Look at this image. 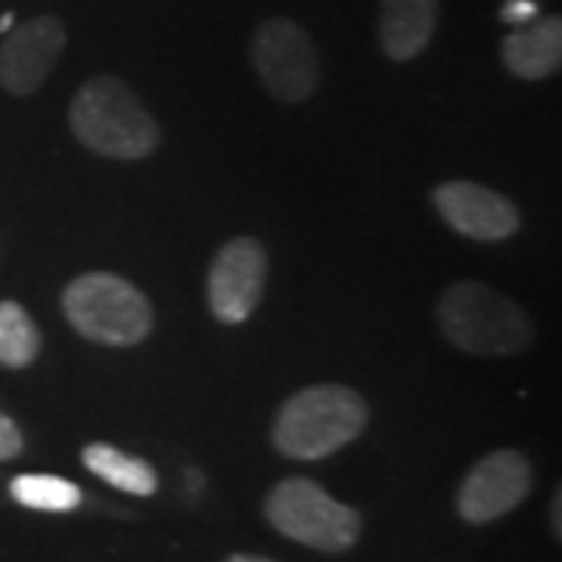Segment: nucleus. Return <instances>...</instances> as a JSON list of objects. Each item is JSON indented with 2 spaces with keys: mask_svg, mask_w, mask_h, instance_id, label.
<instances>
[{
  "mask_svg": "<svg viewBox=\"0 0 562 562\" xmlns=\"http://www.w3.org/2000/svg\"><path fill=\"white\" fill-rule=\"evenodd\" d=\"M69 128L81 147L106 160H144L160 147V125L116 76H94L69 103Z\"/></svg>",
  "mask_w": 562,
  "mask_h": 562,
  "instance_id": "f257e3e1",
  "label": "nucleus"
},
{
  "mask_svg": "<svg viewBox=\"0 0 562 562\" xmlns=\"http://www.w3.org/2000/svg\"><path fill=\"white\" fill-rule=\"evenodd\" d=\"M369 425V403L347 384H310L291 394L272 422V443L288 460H325Z\"/></svg>",
  "mask_w": 562,
  "mask_h": 562,
  "instance_id": "f03ea898",
  "label": "nucleus"
},
{
  "mask_svg": "<svg viewBox=\"0 0 562 562\" xmlns=\"http://www.w3.org/2000/svg\"><path fill=\"white\" fill-rule=\"evenodd\" d=\"M447 341L472 357H516L531 344V319L519 303L484 281H453L438 303Z\"/></svg>",
  "mask_w": 562,
  "mask_h": 562,
  "instance_id": "7ed1b4c3",
  "label": "nucleus"
},
{
  "mask_svg": "<svg viewBox=\"0 0 562 562\" xmlns=\"http://www.w3.org/2000/svg\"><path fill=\"white\" fill-rule=\"evenodd\" d=\"M63 316L85 341L135 347L154 328L147 294L113 272H85L63 288Z\"/></svg>",
  "mask_w": 562,
  "mask_h": 562,
  "instance_id": "20e7f679",
  "label": "nucleus"
},
{
  "mask_svg": "<svg viewBox=\"0 0 562 562\" xmlns=\"http://www.w3.org/2000/svg\"><path fill=\"white\" fill-rule=\"evenodd\" d=\"M269 525L291 541L322 553H344L360 541V513L338 503L313 479H284L266 497Z\"/></svg>",
  "mask_w": 562,
  "mask_h": 562,
  "instance_id": "39448f33",
  "label": "nucleus"
},
{
  "mask_svg": "<svg viewBox=\"0 0 562 562\" xmlns=\"http://www.w3.org/2000/svg\"><path fill=\"white\" fill-rule=\"evenodd\" d=\"M250 60L266 91L279 103H303L319 85V54L297 22H262L250 41Z\"/></svg>",
  "mask_w": 562,
  "mask_h": 562,
  "instance_id": "423d86ee",
  "label": "nucleus"
},
{
  "mask_svg": "<svg viewBox=\"0 0 562 562\" xmlns=\"http://www.w3.org/2000/svg\"><path fill=\"white\" fill-rule=\"evenodd\" d=\"M269 279V254L257 238H232L220 247L216 260L206 276V297L210 310L222 325H241L262 301Z\"/></svg>",
  "mask_w": 562,
  "mask_h": 562,
  "instance_id": "0eeeda50",
  "label": "nucleus"
},
{
  "mask_svg": "<svg viewBox=\"0 0 562 562\" xmlns=\"http://www.w3.org/2000/svg\"><path fill=\"white\" fill-rule=\"evenodd\" d=\"M535 482L531 462L519 450H494L462 479L457 513L469 525L497 522L528 497Z\"/></svg>",
  "mask_w": 562,
  "mask_h": 562,
  "instance_id": "6e6552de",
  "label": "nucleus"
},
{
  "mask_svg": "<svg viewBox=\"0 0 562 562\" xmlns=\"http://www.w3.org/2000/svg\"><path fill=\"white\" fill-rule=\"evenodd\" d=\"M431 203L457 235L472 238V241H506L519 232L522 216L516 203L503 198L501 191L479 184V181L453 179L435 188Z\"/></svg>",
  "mask_w": 562,
  "mask_h": 562,
  "instance_id": "1a4fd4ad",
  "label": "nucleus"
},
{
  "mask_svg": "<svg viewBox=\"0 0 562 562\" xmlns=\"http://www.w3.org/2000/svg\"><path fill=\"white\" fill-rule=\"evenodd\" d=\"M66 47V25L57 16H35L7 32L0 44V88L13 98L35 94Z\"/></svg>",
  "mask_w": 562,
  "mask_h": 562,
  "instance_id": "9d476101",
  "label": "nucleus"
},
{
  "mask_svg": "<svg viewBox=\"0 0 562 562\" xmlns=\"http://www.w3.org/2000/svg\"><path fill=\"white\" fill-rule=\"evenodd\" d=\"M503 66L525 81H541L557 76L562 66V20L535 16L516 25L501 44Z\"/></svg>",
  "mask_w": 562,
  "mask_h": 562,
  "instance_id": "9b49d317",
  "label": "nucleus"
},
{
  "mask_svg": "<svg viewBox=\"0 0 562 562\" xmlns=\"http://www.w3.org/2000/svg\"><path fill=\"white\" fill-rule=\"evenodd\" d=\"M435 25H438V0H382L379 38L387 60H416L431 44Z\"/></svg>",
  "mask_w": 562,
  "mask_h": 562,
  "instance_id": "f8f14e48",
  "label": "nucleus"
},
{
  "mask_svg": "<svg viewBox=\"0 0 562 562\" xmlns=\"http://www.w3.org/2000/svg\"><path fill=\"white\" fill-rule=\"evenodd\" d=\"M81 462L98 479L120 487L125 494H135V497H154L157 487H160L157 472L150 469V462L138 460V457L125 453V450L113 447V443H88L81 450Z\"/></svg>",
  "mask_w": 562,
  "mask_h": 562,
  "instance_id": "ddd939ff",
  "label": "nucleus"
},
{
  "mask_svg": "<svg viewBox=\"0 0 562 562\" xmlns=\"http://www.w3.org/2000/svg\"><path fill=\"white\" fill-rule=\"evenodd\" d=\"M41 353V331L35 319L16 301H0V366L29 369Z\"/></svg>",
  "mask_w": 562,
  "mask_h": 562,
  "instance_id": "4468645a",
  "label": "nucleus"
},
{
  "mask_svg": "<svg viewBox=\"0 0 562 562\" xmlns=\"http://www.w3.org/2000/svg\"><path fill=\"white\" fill-rule=\"evenodd\" d=\"M10 494L20 506L41 513H69L81 503V491L60 475H16L10 482Z\"/></svg>",
  "mask_w": 562,
  "mask_h": 562,
  "instance_id": "2eb2a0df",
  "label": "nucleus"
},
{
  "mask_svg": "<svg viewBox=\"0 0 562 562\" xmlns=\"http://www.w3.org/2000/svg\"><path fill=\"white\" fill-rule=\"evenodd\" d=\"M22 431L16 422L10 419L7 413H0V462L13 460L22 453Z\"/></svg>",
  "mask_w": 562,
  "mask_h": 562,
  "instance_id": "dca6fc26",
  "label": "nucleus"
},
{
  "mask_svg": "<svg viewBox=\"0 0 562 562\" xmlns=\"http://www.w3.org/2000/svg\"><path fill=\"white\" fill-rule=\"evenodd\" d=\"M501 16L509 25H525V22H531L538 16V7H535V0H509L501 10Z\"/></svg>",
  "mask_w": 562,
  "mask_h": 562,
  "instance_id": "f3484780",
  "label": "nucleus"
},
{
  "mask_svg": "<svg viewBox=\"0 0 562 562\" xmlns=\"http://www.w3.org/2000/svg\"><path fill=\"white\" fill-rule=\"evenodd\" d=\"M550 522H553V535L562 538V491L553 494V509H550Z\"/></svg>",
  "mask_w": 562,
  "mask_h": 562,
  "instance_id": "a211bd4d",
  "label": "nucleus"
},
{
  "mask_svg": "<svg viewBox=\"0 0 562 562\" xmlns=\"http://www.w3.org/2000/svg\"><path fill=\"white\" fill-rule=\"evenodd\" d=\"M225 562H276V560H266V557H250V553H235V557H228Z\"/></svg>",
  "mask_w": 562,
  "mask_h": 562,
  "instance_id": "6ab92c4d",
  "label": "nucleus"
},
{
  "mask_svg": "<svg viewBox=\"0 0 562 562\" xmlns=\"http://www.w3.org/2000/svg\"><path fill=\"white\" fill-rule=\"evenodd\" d=\"M13 22H16L13 13H3V20H0V32H10V29H13Z\"/></svg>",
  "mask_w": 562,
  "mask_h": 562,
  "instance_id": "aec40b11",
  "label": "nucleus"
}]
</instances>
